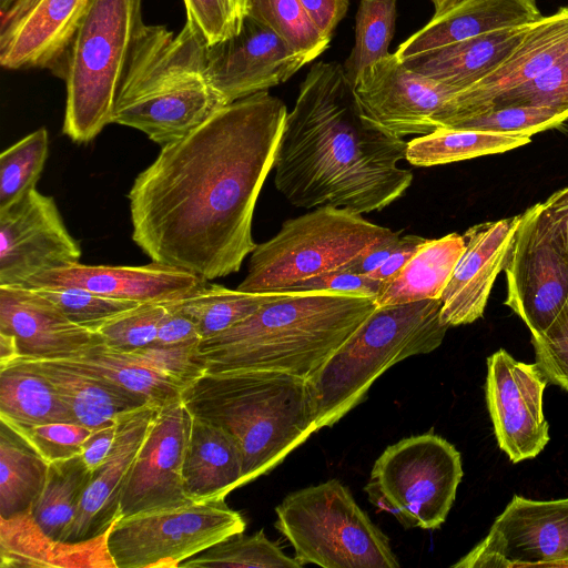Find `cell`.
<instances>
[{"label":"cell","mask_w":568,"mask_h":568,"mask_svg":"<svg viewBox=\"0 0 568 568\" xmlns=\"http://www.w3.org/2000/svg\"><path fill=\"white\" fill-rule=\"evenodd\" d=\"M568 51V7L542 16L513 54L493 72L456 92L434 118V124L449 126L463 118L485 111L503 93L534 79Z\"/></svg>","instance_id":"ffe728a7"},{"label":"cell","mask_w":568,"mask_h":568,"mask_svg":"<svg viewBox=\"0 0 568 568\" xmlns=\"http://www.w3.org/2000/svg\"><path fill=\"white\" fill-rule=\"evenodd\" d=\"M268 91L224 105L162 146L128 194L132 240L151 261L205 280L240 271L287 116Z\"/></svg>","instance_id":"6da1fadb"},{"label":"cell","mask_w":568,"mask_h":568,"mask_svg":"<svg viewBox=\"0 0 568 568\" xmlns=\"http://www.w3.org/2000/svg\"><path fill=\"white\" fill-rule=\"evenodd\" d=\"M397 0H359L355 43L343 68L349 82L368 65L387 57L395 32Z\"/></svg>","instance_id":"d590c367"},{"label":"cell","mask_w":568,"mask_h":568,"mask_svg":"<svg viewBox=\"0 0 568 568\" xmlns=\"http://www.w3.org/2000/svg\"><path fill=\"white\" fill-rule=\"evenodd\" d=\"M49 151L45 128H40L0 155V212L7 211L36 189Z\"/></svg>","instance_id":"74e56055"},{"label":"cell","mask_w":568,"mask_h":568,"mask_svg":"<svg viewBox=\"0 0 568 568\" xmlns=\"http://www.w3.org/2000/svg\"><path fill=\"white\" fill-rule=\"evenodd\" d=\"M568 120V112L547 106L508 105L463 118L447 128L532 136Z\"/></svg>","instance_id":"ab89813d"},{"label":"cell","mask_w":568,"mask_h":568,"mask_svg":"<svg viewBox=\"0 0 568 568\" xmlns=\"http://www.w3.org/2000/svg\"><path fill=\"white\" fill-rule=\"evenodd\" d=\"M275 513V528L290 541L302 566H400L388 537L337 479L291 493L276 506Z\"/></svg>","instance_id":"ba28073f"},{"label":"cell","mask_w":568,"mask_h":568,"mask_svg":"<svg viewBox=\"0 0 568 568\" xmlns=\"http://www.w3.org/2000/svg\"><path fill=\"white\" fill-rule=\"evenodd\" d=\"M14 361L45 377L69 407L74 422L91 429L110 424L118 415L148 404L142 397L69 359L18 357Z\"/></svg>","instance_id":"484cf974"},{"label":"cell","mask_w":568,"mask_h":568,"mask_svg":"<svg viewBox=\"0 0 568 568\" xmlns=\"http://www.w3.org/2000/svg\"><path fill=\"white\" fill-rule=\"evenodd\" d=\"M383 282L367 275L346 270L331 271L296 283L286 292L325 291L339 294L365 296L375 300Z\"/></svg>","instance_id":"c3c4849f"},{"label":"cell","mask_w":568,"mask_h":568,"mask_svg":"<svg viewBox=\"0 0 568 568\" xmlns=\"http://www.w3.org/2000/svg\"><path fill=\"white\" fill-rule=\"evenodd\" d=\"M182 480L193 503L224 498L244 485L243 460L236 444L221 428L192 415Z\"/></svg>","instance_id":"83f0119b"},{"label":"cell","mask_w":568,"mask_h":568,"mask_svg":"<svg viewBox=\"0 0 568 568\" xmlns=\"http://www.w3.org/2000/svg\"><path fill=\"white\" fill-rule=\"evenodd\" d=\"M508 105L547 106L568 112V71L564 55L534 79L496 98L485 111Z\"/></svg>","instance_id":"7bdbcfd3"},{"label":"cell","mask_w":568,"mask_h":568,"mask_svg":"<svg viewBox=\"0 0 568 568\" xmlns=\"http://www.w3.org/2000/svg\"><path fill=\"white\" fill-rule=\"evenodd\" d=\"M36 290L52 301L72 322L93 331L139 305L136 302L112 298L74 286Z\"/></svg>","instance_id":"60d3db41"},{"label":"cell","mask_w":568,"mask_h":568,"mask_svg":"<svg viewBox=\"0 0 568 568\" xmlns=\"http://www.w3.org/2000/svg\"><path fill=\"white\" fill-rule=\"evenodd\" d=\"M524 213L469 227L465 250L440 297L442 322L450 326L480 318L498 274L505 268Z\"/></svg>","instance_id":"44dd1931"},{"label":"cell","mask_w":568,"mask_h":568,"mask_svg":"<svg viewBox=\"0 0 568 568\" xmlns=\"http://www.w3.org/2000/svg\"><path fill=\"white\" fill-rule=\"evenodd\" d=\"M312 60L264 23L244 16L236 33L204 54V75L225 104L284 83Z\"/></svg>","instance_id":"4fadbf2b"},{"label":"cell","mask_w":568,"mask_h":568,"mask_svg":"<svg viewBox=\"0 0 568 568\" xmlns=\"http://www.w3.org/2000/svg\"><path fill=\"white\" fill-rule=\"evenodd\" d=\"M434 6V16L439 17L456 8L466 0H429Z\"/></svg>","instance_id":"6f0895ef"},{"label":"cell","mask_w":568,"mask_h":568,"mask_svg":"<svg viewBox=\"0 0 568 568\" xmlns=\"http://www.w3.org/2000/svg\"><path fill=\"white\" fill-rule=\"evenodd\" d=\"M282 293H250L206 283L189 297L166 303V305L190 317L203 341L243 321Z\"/></svg>","instance_id":"e575fe53"},{"label":"cell","mask_w":568,"mask_h":568,"mask_svg":"<svg viewBox=\"0 0 568 568\" xmlns=\"http://www.w3.org/2000/svg\"><path fill=\"white\" fill-rule=\"evenodd\" d=\"M542 16L536 0H466L450 11L433 17L402 42L395 54L408 62L500 28L536 22Z\"/></svg>","instance_id":"d4e9b609"},{"label":"cell","mask_w":568,"mask_h":568,"mask_svg":"<svg viewBox=\"0 0 568 568\" xmlns=\"http://www.w3.org/2000/svg\"><path fill=\"white\" fill-rule=\"evenodd\" d=\"M377 307L332 292H283L199 348L205 373L275 372L308 379Z\"/></svg>","instance_id":"3957f363"},{"label":"cell","mask_w":568,"mask_h":568,"mask_svg":"<svg viewBox=\"0 0 568 568\" xmlns=\"http://www.w3.org/2000/svg\"><path fill=\"white\" fill-rule=\"evenodd\" d=\"M0 333L14 336L19 357L28 358L68 359L104 343L38 290L22 285L0 286Z\"/></svg>","instance_id":"603a6c76"},{"label":"cell","mask_w":568,"mask_h":568,"mask_svg":"<svg viewBox=\"0 0 568 568\" xmlns=\"http://www.w3.org/2000/svg\"><path fill=\"white\" fill-rule=\"evenodd\" d=\"M440 308V298L377 306L307 379L317 430L353 409L390 366L439 347L448 329Z\"/></svg>","instance_id":"8992f818"},{"label":"cell","mask_w":568,"mask_h":568,"mask_svg":"<svg viewBox=\"0 0 568 568\" xmlns=\"http://www.w3.org/2000/svg\"><path fill=\"white\" fill-rule=\"evenodd\" d=\"M186 20L213 44L237 32L241 21L231 0H183Z\"/></svg>","instance_id":"7dc6e473"},{"label":"cell","mask_w":568,"mask_h":568,"mask_svg":"<svg viewBox=\"0 0 568 568\" xmlns=\"http://www.w3.org/2000/svg\"><path fill=\"white\" fill-rule=\"evenodd\" d=\"M91 475L81 454L50 463L44 487L31 508L34 523L49 538L63 541Z\"/></svg>","instance_id":"836d02e7"},{"label":"cell","mask_w":568,"mask_h":568,"mask_svg":"<svg viewBox=\"0 0 568 568\" xmlns=\"http://www.w3.org/2000/svg\"><path fill=\"white\" fill-rule=\"evenodd\" d=\"M19 357V349L14 336L0 333V367Z\"/></svg>","instance_id":"9f6ffc18"},{"label":"cell","mask_w":568,"mask_h":568,"mask_svg":"<svg viewBox=\"0 0 568 568\" xmlns=\"http://www.w3.org/2000/svg\"><path fill=\"white\" fill-rule=\"evenodd\" d=\"M312 22L327 38L344 19L348 10V0H298Z\"/></svg>","instance_id":"816d5d0a"},{"label":"cell","mask_w":568,"mask_h":568,"mask_svg":"<svg viewBox=\"0 0 568 568\" xmlns=\"http://www.w3.org/2000/svg\"><path fill=\"white\" fill-rule=\"evenodd\" d=\"M564 61L568 71V51L564 54Z\"/></svg>","instance_id":"94428289"},{"label":"cell","mask_w":568,"mask_h":568,"mask_svg":"<svg viewBox=\"0 0 568 568\" xmlns=\"http://www.w3.org/2000/svg\"><path fill=\"white\" fill-rule=\"evenodd\" d=\"M504 271L505 304L531 336L545 334L568 303V255L539 227L531 207L524 212Z\"/></svg>","instance_id":"9a60e30c"},{"label":"cell","mask_w":568,"mask_h":568,"mask_svg":"<svg viewBox=\"0 0 568 568\" xmlns=\"http://www.w3.org/2000/svg\"><path fill=\"white\" fill-rule=\"evenodd\" d=\"M207 42L190 22L178 34L143 24L118 89L112 123L161 146L178 141L226 105L204 75Z\"/></svg>","instance_id":"5b68a950"},{"label":"cell","mask_w":568,"mask_h":568,"mask_svg":"<svg viewBox=\"0 0 568 568\" xmlns=\"http://www.w3.org/2000/svg\"><path fill=\"white\" fill-rule=\"evenodd\" d=\"M400 232H392L389 235L374 242L358 254L343 268L358 274L367 275L377 270L395 251Z\"/></svg>","instance_id":"f5cc1de1"},{"label":"cell","mask_w":568,"mask_h":568,"mask_svg":"<svg viewBox=\"0 0 568 568\" xmlns=\"http://www.w3.org/2000/svg\"><path fill=\"white\" fill-rule=\"evenodd\" d=\"M164 305L166 313L160 323L153 344L175 345L202 341L195 323L190 317L166 304Z\"/></svg>","instance_id":"f907efd6"},{"label":"cell","mask_w":568,"mask_h":568,"mask_svg":"<svg viewBox=\"0 0 568 568\" xmlns=\"http://www.w3.org/2000/svg\"><path fill=\"white\" fill-rule=\"evenodd\" d=\"M547 383L536 363L519 362L503 348L487 358L488 412L497 443L514 464L536 457L550 439L542 400Z\"/></svg>","instance_id":"5bb4252c"},{"label":"cell","mask_w":568,"mask_h":568,"mask_svg":"<svg viewBox=\"0 0 568 568\" xmlns=\"http://www.w3.org/2000/svg\"><path fill=\"white\" fill-rule=\"evenodd\" d=\"M454 568H568V497L534 500L515 495L487 536Z\"/></svg>","instance_id":"7c38bea8"},{"label":"cell","mask_w":568,"mask_h":568,"mask_svg":"<svg viewBox=\"0 0 568 568\" xmlns=\"http://www.w3.org/2000/svg\"><path fill=\"white\" fill-rule=\"evenodd\" d=\"M465 245L458 233L427 239L402 270L383 283L375 298L377 306L440 298Z\"/></svg>","instance_id":"f1b7e54d"},{"label":"cell","mask_w":568,"mask_h":568,"mask_svg":"<svg viewBox=\"0 0 568 568\" xmlns=\"http://www.w3.org/2000/svg\"><path fill=\"white\" fill-rule=\"evenodd\" d=\"M224 498L138 513L110 527L106 547L115 568H171L245 529Z\"/></svg>","instance_id":"8fae6325"},{"label":"cell","mask_w":568,"mask_h":568,"mask_svg":"<svg viewBox=\"0 0 568 568\" xmlns=\"http://www.w3.org/2000/svg\"><path fill=\"white\" fill-rule=\"evenodd\" d=\"M463 478L459 452L427 433L388 446L376 459L364 490L369 501L404 527L437 529Z\"/></svg>","instance_id":"30bf717a"},{"label":"cell","mask_w":568,"mask_h":568,"mask_svg":"<svg viewBox=\"0 0 568 568\" xmlns=\"http://www.w3.org/2000/svg\"><path fill=\"white\" fill-rule=\"evenodd\" d=\"M165 313L164 304H139L105 322L95 332L110 347L132 352L155 342L160 323Z\"/></svg>","instance_id":"b9f144b4"},{"label":"cell","mask_w":568,"mask_h":568,"mask_svg":"<svg viewBox=\"0 0 568 568\" xmlns=\"http://www.w3.org/2000/svg\"><path fill=\"white\" fill-rule=\"evenodd\" d=\"M81 255L53 197L33 189L0 212V286L24 285L34 275L79 263Z\"/></svg>","instance_id":"2e32d148"},{"label":"cell","mask_w":568,"mask_h":568,"mask_svg":"<svg viewBox=\"0 0 568 568\" xmlns=\"http://www.w3.org/2000/svg\"><path fill=\"white\" fill-rule=\"evenodd\" d=\"M181 399L192 416L233 439L244 484L272 470L317 432L307 381L290 374L204 373L183 387Z\"/></svg>","instance_id":"277c9868"},{"label":"cell","mask_w":568,"mask_h":568,"mask_svg":"<svg viewBox=\"0 0 568 568\" xmlns=\"http://www.w3.org/2000/svg\"><path fill=\"white\" fill-rule=\"evenodd\" d=\"M532 23L500 28L403 63L456 93L476 83L507 60Z\"/></svg>","instance_id":"4316f807"},{"label":"cell","mask_w":568,"mask_h":568,"mask_svg":"<svg viewBox=\"0 0 568 568\" xmlns=\"http://www.w3.org/2000/svg\"><path fill=\"white\" fill-rule=\"evenodd\" d=\"M406 148L403 138L363 114L343 64L321 61L287 113L274 183L296 207L382 211L413 182V173L398 166Z\"/></svg>","instance_id":"7a4b0ae2"},{"label":"cell","mask_w":568,"mask_h":568,"mask_svg":"<svg viewBox=\"0 0 568 568\" xmlns=\"http://www.w3.org/2000/svg\"><path fill=\"white\" fill-rule=\"evenodd\" d=\"M426 240L427 239L415 234L400 236L392 255L377 270L367 274V276L383 283L390 280L402 270Z\"/></svg>","instance_id":"11a10c76"},{"label":"cell","mask_w":568,"mask_h":568,"mask_svg":"<svg viewBox=\"0 0 568 568\" xmlns=\"http://www.w3.org/2000/svg\"><path fill=\"white\" fill-rule=\"evenodd\" d=\"M0 420L20 425L75 423L53 385L16 361L0 367Z\"/></svg>","instance_id":"f546056e"},{"label":"cell","mask_w":568,"mask_h":568,"mask_svg":"<svg viewBox=\"0 0 568 568\" xmlns=\"http://www.w3.org/2000/svg\"><path fill=\"white\" fill-rule=\"evenodd\" d=\"M159 407L148 403L116 416L112 450L92 471L63 541L83 542L99 537L121 517L120 503L126 478Z\"/></svg>","instance_id":"cb8c5ba5"},{"label":"cell","mask_w":568,"mask_h":568,"mask_svg":"<svg viewBox=\"0 0 568 568\" xmlns=\"http://www.w3.org/2000/svg\"><path fill=\"white\" fill-rule=\"evenodd\" d=\"M536 365L551 384L568 392V303L540 336H531Z\"/></svg>","instance_id":"bcb514c9"},{"label":"cell","mask_w":568,"mask_h":568,"mask_svg":"<svg viewBox=\"0 0 568 568\" xmlns=\"http://www.w3.org/2000/svg\"><path fill=\"white\" fill-rule=\"evenodd\" d=\"M206 283L207 280L196 274L154 261L143 266L84 265L79 262L34 275L22 286H74L139 304H166L189 297Z\"/></svg>","instance_id":"7402d4cb"},{"label":"cell","mask_w":568,"mask_h":568,"mask_svg":"<svg viewBox=\"0 0 568 568\" xmlns=\"http://www.w3.org/2000/svg\"><path fill=\"white\" fill-rule=\"evenodd\" d=\"M4 423L22 436L48 463L79 455L83 443L93 430L78 423L68 422L40 425Z\"/></svg>","instance_id":"ee69618b"},{"label":"cell","mask_w":568,"mask_h":568,"mask_svg":"<svg viewBox=\"0 0 568 568\" xmlns=\"http://www.w3.org/2000/svg\"><path fill=\"white\" fill-rule=\"evenodd\" d=\"M184 568H301L296 558L283 552L263 530L246 536L235 534L211 546L200 555L182 561Z\"/></svg>","instance_id":"8d00e7d4"},{"label":"cell","mask_w":568,"mask_h":568,"mask_svg":"<svg viewBox=\"0 0 568 568\" xmlns=\"http://www.w3.org/2000/svg\"><path fill=\"white\" fill-rule=\"evenodd\" d=\"M393 231L347 209L324 205L283 222L256 244L247 274L237 286L250 293L286 292L296 283L343 268Z\"/></svg>","instance_id":"9c48e42d"},{"label":"cell","mask_w":568,"mask_h":568,"mask_svg":"<svg viewBox=\"0 0 568 568\" xmlns=\"http://www.w3.org/2000/svg\"><path fill=\"white\" fill-rule=\"evenodd\" d=\"M363 114L400 138L436 129L434 118L455 92L398 60L395 53L366 67L353 83Z\"/></svg>","instance_id":"d6986e66"},{"label":"cell","mask_w":568,"mask_h":568,"mask_svg":"<svg viewBox=\"0 0 568 568\" xmlns=\"http://www.w3.org/2000/svg\"><path fill=\"white\" fill-rule=\"evenodd\" d=\"M92 0H16L0 14V64L64 79L69 52Z\"/></svg>","instance_id":"ac0fdd59"},{"label":"cell","mask_w":568,"mask_h":568,"mask_svg":"<svg viewBox=\"0 0 568 568\" xmlns=\"http://www.w3.org/2000/svg\"><path fill=\"white\" fill-rule=\"evenodd\" d=\"M531 142V136L438 126L407 142L406 160L414 166H436L507 152Z\"/></svg>","instance_id":"1f68e13d"},{"label":"cell","mask_w":568,"mask_h":568,"mask_svg":"<svg viewBox=\"0 0 568 568\" xmlns=\"http://www.w3.org/2000/svg\"><path fill=\"white\" fill-rule=\"evenodd\" d=\"M245 14L270 27L312 61L329 45L331 39L312 22L298 0H246Z\"/></svg>","instance_id":"f35d334b"},{"label":"cell","mask_w":568,"mask_h":568,"mask_svg":"<svg viewBox=\"0 0 568 568\" xmlns=\"http://www.w3.org/2000/svg\"><path fill=\"white\" fill-rule=\"evenodd\" d=\"M16 0H0V14L4 13Z\"/></svg>","instance_id":"91938a15"},{"label":"cell","mask_w":568,"mask_h":568,"mask_svg":"<svg viewBox=\"0 0 568 568\" xmlns=\"http://www.w3.org/2000/svg\"><path fill=\"white\" fill-rule=\"evenodd\" d=\"M233 8L240 19L242 21L244 14H245V8H246V0H231Z\"/></svg>","instance_id":"680465c9"},{"label":"cell","mask_w":568,"mask_h":568,"mask_svg":"<svg viewBox=\"0 0 568 568\" xmlns=\"http://www.w3.org/2000/svg\"><path fill=\"white\" fill-rule=\"evenodd\" d=\"M190 426L181 397L159 407L126 478L121 517L193 503L182 480Z\"/></svg>","instance_id":"e0dca14e"},{"label":"cell","mask_w":568,"mask_h":568,"mask_svg":"<svg viewBox=\"0 0 568 568\" xmlns=\"http://www.w3.org/2000/svg\"><path fill=\"white\" fill-rule=\"evenodd\" d=\"M200 343L151 344L130 353L149 367L184 387L201 377L206 371L205 361L199 348Z\"/></svg>","instance_id":"f6af8a7d"},{"label":"cell","mask_w":568,"mask_h":568,"mask_svg":"<svg viewBox=\"0 0 568 568\" xmlns=\"http://www.w3.org/2000/svg\"><path fill=\"white\" fill-rule=\"evenodd\" d=\"M116 434V418L114 422L93 429L82 445L81 456L85 465L93 471L110 455Z\"/></svg>","instance_id":"db71d44e"},{"label":"cell","mask_w":568,"mask_h":568,"mask_svg":"<svg viewBox=\"0 0 568 568\" xmlns=\"http://www.w3.org/2000/svg\"><path fill=\"white\" fill-rule=\"evenodd\" d=\"M68 359L156 406L181 397L182 385L105 343Z\"/></svg>","instance_id":"d6a6232c"},{"label":"cell","mask_w":568,"mask_h":568,"mask_svg":"<svg viewBox=\"0 0 568 568\" xmlns=\"http://www.w3.org/2000/svg\"><path fill=\"white\" fill-rule=\"evenodd\" d=\"M144 24L142 0H92L72 42L63 81V133L92 141L112 123L118 89Z\"/></svg>","instance_id":"52a82bcc"},{"label":"cell","mask_w":568,"mask_h":568,"mask_svg":"<svg viewBox=\"0 0 568 568\" xmlns=\"http://www.w3.org/2000/svg\"><path fill=\"white\" fill-rule=\"evenodd\" d=\"M48 463L8 424H0V518L31 511L48 476Z\"/></svg>","instance_id":"4dcf8cb0"},{"label":"cell","mask_w":568,"mask_h":568,"mask_svg":"<svg viewBox=\"0 0 568 568\" xmlns=\"http://www.w3.org/2000/svg\"><path fill=\"white\" fill-rule=\"evenodd\" d=\"M531 209L539 227L568 255V187L556 191Z\"/></svg>","instance_id":"681fc988"}]
</instances>
